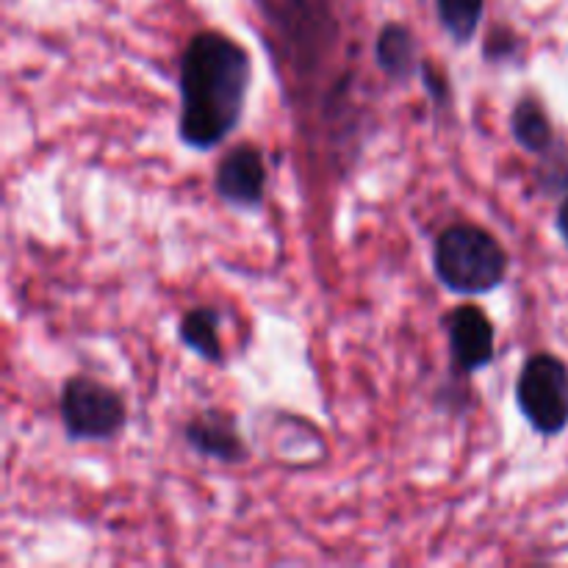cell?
<instances>
[{
  "instance_id": "cell-4",
  "label": "cell",
  "mask_w": 568,
  "mask_h": 568,
  "mask_svg": "<svg viewBox=\"0 0 568 568\" xmlns=\"http://www.w3.org/2000/svg\"><path fill=\"white\" fill-rule=\"evenodd\" d=\"M516 405L527 425L544 438L568 427V364L552 353H536L516 377Z\"/></svg>"
},
{
  "instance_id": "cell-1",
  "label": "cell",
  "mask_w": 568,
  "mask_h": 568,
  "mask_svg": "<svg viewBox=\"0 0 568 568\" xmlns=\"http://www.w3.org/2000/svg\"><path fill=\"white\" fill-rule=\"evenodd\" d=\"M253 83V59L222 31H197L178 61V136L189 150H214L239 128Z\"/></svg>"
},
{
  "instance_id": "cell-5",
  "label": "cell",
  "mask_w": 568,
  "mask_h": 568,
  "mask_svg": "<svg viewBox=\"0 0 568 568\" xmlns=\"http://www.w3.org/2000/svg\"><path fill=\"white\" fill-rule=\"evenodd\" d=\"M442 325L447 333L449 369L455 377L469 381L471 375L494 364L497 333L486 311L471 303H460L442 316Z\"/></svg>"
},
{
  "instance_id": "cell-12",
  "label": "cell",
  "mask_w": 568,
  "mask_h": 568,
  "mask_svg": "<svg viewBox=\"0 0 568 568\" xmlns=\"http://www.w3.org/2000/svg\"><path fill=\"white\" fill-rule=\"evenodd\" d=\"M419 75H422V87H425L427 98H430L438 109L453 103V83H449L447 70L436 67L433 61H422Z\"/></svg>"
},
{
  "instance_id": "cell-2",
  "label": "cell",
  "mask_w": 568,
  "mask_h": 568,
  "mask_svg": "<svg viewBox=\"0 0 568 568\" xmlns=\"http://www.w3.org/2000/svg\"><path fill=\"white\" fill-rule=\"evenodd\" d=\"M510 270L508 250L491 231L471 222L444 227L433 244V272L447 292L480 297L505 283Z\"/></svg>"
},
{
  "instance_id": "cell-11",
  "label": "cell",
  "mask_w": 568,
  "mask_h": 568,
  "mask_svg": "<svg viewBox=\"0 0 568 568\" xmlns=\"http://www.w3.org/2000/svg\"><path fill=\"white\" fill-rule=\"evenodd\" d=\"M438 22L455 44H469L486 14V0H436Z\"/></svg>"
},
{
  "instance_id": "cell-7",
  "label": "cell",
  "mask_w": 568,
  "mask_h": 568,
  "mask_svg": "<svg viewBox=\"0 0 568 568\" xmlns=\"http://www.w3.org/2000/svg\"><path fill=\"white\" fill-rule=\"evenodd\" d=\"M183 438H186L189 449L194 455L220 460V464H244L250 455L247 444H244L242 433H239L236 416L225 408L200 410L197 416L186 422Z\"/></svg>"
},
{
  "instance_id": "cell-9",
  "label": "cell",
  "mask_w": 568,
  "mask_h": 568,
  "mask_svg": "<svg viewBox=\"0 0 568 568\" xmlns=\"http://www.w3.org/2000/svg\"><path fill=\"white\" fill-rule=\"evenodd\" d=\"M220 325V311L211 308V305H197V308L186 311V314L181 316L178 338H181L183 347L192 349V353L197 355V358H203L205 364L222 366L225 364V349H222Z\"/></svg>"
},
{
  "instance_id": "cell-3",
  "label": "cell",
  "mask_w": 568,
  "mask_h": 568,
  "mask_svg": "<svg viewBox=\"0 0 568 568\" xmlns=\"http://www.w3.org/2000/svg\"><path fill=\"white\" fill-rule=\"evenodd\" d=\"M61 425L70 442H111L128 425V405L116 388L75 375L61 386Z\"/></svg>"
},
{
  "instance_id": "cell-10",
  "label": "cell",
  "mask_w": 568,
  "mask_h": 568,
  "mask_svg": "<svg viewBox=\"0 0 568 568\" xmlns=\"http://www.w3.org/2000/svg\"><path fill=\"white\" fill-rule=\"evenodd\" d=\"M510 133H514L516 144L525 148L527 153L547 155L555 148L552 122H549V114L541 105V100L532 98V94L519 98V103L510 111Z\"/></svg>"
},
{
  "instance_id": "cell-14",
  "label": "cell",
  "mask_w": 568,
  "mask_h": 568,
  "mask_svg": "<svg viewBox=\"0 0 568 568\" xmlns=\"http://www.w3.org/2000/svg\"><path fill=\"white\" fill-rule=\"evenodd\" d=\"M555 225H558L560 239H564V242L568 244V197L564 200V203H560V209H558V220H555Z\"/></svg>"
},
{
  "instance_id": "cell-8",
  "label": "cell",
  "mask_w": 568,
  "mask_h": 568,
  "mask_svg": "<svg viewBox=\"0 0 568 568\" xmlns=\"http://www.w3.org/2000/svg\"><path fill=\"white\" fill-rule=\"evenodd\" d=\"M375 64L392 81H410L419 75V42L403 22H386L375 39Z\"/></svg>"
},
{
  "instance_id": "cell-13",
  "label": "cell",
  "mask_w": 568,
  "mask_h": 568,
  "mask_svg": "<svg viewBox=\"0 0 568 568\" xmlns=\"http://www.w3.org/2000/svg\"><path fill=\"white\" fill-rule=\"evenodd\" d=\"M516 48H519V37L514 31H508V28H494L486 48H483V55H486V61H505L516 53Z\"/></svg>"
},
{
  "instance_id": "cell-6",
  "label": "cell",
  "mask_w": 568,
  "mask_h": 568,
  "mask_svg": "<svg viewBox=\"0 0 568 568\" xmlns=\"http://www.w3.org/2000/svg\"><path fill=\"white\" fill-rule=\"evenodd\" d=\"M266 181L264 153L253 142H239L216 164L214 192L231 209L255 211L264 205Z\"/></svg>"
}]
</instances>
